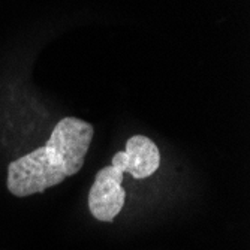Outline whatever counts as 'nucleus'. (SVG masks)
Listing matches in <instances>:
<instances>
[{"label": "nucleus", "instance_id": "1", "mask_svg": "<svg viewBox=\"0 0 250 250\" xmlns=\"http://www.w3.org/2000/svg\"><path fill=\"white\" fill-rule=\"evenodd\" d=\"M66 178L59 157L47 147H39L9 164L8 189L18 198L42 193Z\"/></svg>", "mask_w": 250, "mask_h": 250}, {"label": "nucleus", "instance_id": "2", "mask_svg": "<svg viewBox=\"0 0 250 250\" xmlns=\"http://www.w3.org/2000/svg\"><path fill=\"white\" fill-rule=\"evenodd\" d=\"M93 133L92 125L75 117H64L54 126L45 147L59 157L66 177L78 174L83 168Z\"/></svg>", "mask_w": 250, "mask_h": 250}, {"label": "nucleus", "instance_id": "3", "mask_svg": "<svg viewBox=\"0 0 250 250\" xmlns=\"http://www.w3.org/2000/svg\"><path fill=\"white\" fill-rule=\"evenodd\" d=\"M125 172L114 165L102 168L88 192V208L95 219L101 222H112L122 211L126 192L122 186Z\"/></svg>", "mask_w": 250, "mask_h": 250}, {"label": "nucleus", "instance_id": "4", "mask_svg": "<svg viewBox=\"0 0 250 250\" xmlns=\"http://www.w3.org/2000/svg\"><path fill=\"white\" fill-rule=\"evenodd\" d=\"M111 165L119 167L123 172H129L136 180H143L157 171L161 165V153L150 138L135 135L127 140L125 151L114 154Z\"/></svg>", "mask_w": 250, "mask_h": 250}]
</instances>
